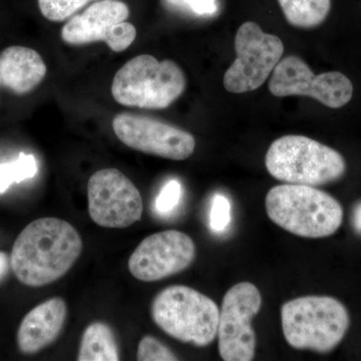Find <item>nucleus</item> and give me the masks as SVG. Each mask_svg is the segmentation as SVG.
Segmentation results:
<instances>
[{"mask_svg": "<svg viewBox=\"0 0 361 361\" xmlns=\"http://www.w3.org/2000/svg\"><path fill=\"white\" fill-rule=\"evenodd\" d=\"M287 343L299 350L329 353L342 341L350 318L345 306L330 296H303L281 308Z\"/></svg>", "mask_w": 361, "mask_h": 361, "instance_id": "nucleus-3", "label": "nucleus"}, {"mask_svg": "<svg viewBox=\"0 0 361 361\" xmlns=\"http://www.w3.org/2000/svg\"><path fill=\"white\" fill-rule=\"evenodd\" d=\"M37 161L35 156L21 153L18 160L0 165V194L6 193L13 183L32 179L37 175Z\"/></svg>", "mask_w": 361, "mask_h": 361, "instance_id": "nucleus-18", "label": "nucleus"}, {"mask_svg": "<svg viewBox=\"0 0 361 361\" xmlns=\"http://www.w3.org/2000/svg\"><path fill=\"white\" fill-rule=\"evenodd\" d=\"M129 16V6L122 0H99L66 23L61 39L71 45L104 42L111 51L122 52L137 37L134 25L126 21Z\"/></svg>", "mask_w": 361, "mask_h": 361, "instance_id": "nucleus-11", "label": "nucleus"}, {"mask_svg": "<svg viewBox=\"0 0 361 361\" xmlns=\"http://www.w3.org/2000/svg\"><path fill=\"white\" fill-rule=\"evenodd\" d=\"M176 6L185 7L197 16H213L217 13L216 0H170Z\"/></svg>", "mask_w": 361, "mask_h": 361, "instance_id": "nucleus-23", "label": "nucleus"}, {"mask_svg": "<svg viewBox=\"0 0 361 361\" xmlns=\"http://www.w3.org/2000/svg\"><path fill=\"white\" fill-rule=\"evenodd\" d=\"M151 315L159 329L184 343L205 348L217 337V304L185 285H173L157 294Z\"/></svg>", "mask_w": 361, "mask_h": 361, "instance_id": "nucleus-5", "label": "nucleus"}, {"mask_svg": "<svg viewBox=\"0 0 361 361\" xmlns=\"http://www.w3.org/2000/svg\"><path fill=\"white\" fill-rule=\"evenodd\" d=\"M286 20L298 28H314L329 16L331 0H278Z\"/></svg>", "mask_w": 361, "mask_h": 361, "instance_id": "nucleus-17", "label": "nucleus"}, {"mask_svg": "<svg viewBox=\"0 0 361 361\" xmlns=\"http://www.w3.org/2000/svg\"><path fill=\"white\" fill-rule=\"evenodd\" d=\"M182 196V186L179 180H171L161 190L158 198L156 199V209L161 215H168L179 205Z\"/></svg>", "mask_w": 361, "mask_h": 361, "instance_id": "nucleus-22", "label": "nucleus"}, {"mask_svg": "<svg viewBox=\"0 0 361 361\" xmlns=\"http://www.w3.org/2000/svg\"><path fill=\"white\" fill-rule=\"evenodd\" d=\"M82 251V237L73 225L58 218H40L18 235L11 266L23 285L45 286L65 276Z\"/></svg>", "mask_w": 361, "mask_h": 361, "instance_id": "nucleus-1", "label": "nucleus"}, {"mask_svg": "<svg viewBox=\"0 0 361 361\" xmlns=\"http://www.w3.org/2000/svg\"><path fill=\"white\" fill-rule=\"evenodd\" d=\"M353 222L358 231L361 232V204L357 208L355 209V218H353Z\"/></svg>", "mask_w": 361, "mask_h": 361, "instance_id": "nucleus-25", "label": "nucleus"}, {"mask_svg": "<svg viewBox=\"0 0 361 361\" xmlns=\"http://www.w3.org/2000/svg\"><path fill=\"white\" fill-rule=\"evenodd\" d=\"M195 257L193 239L177 230H167L142 240L130 255L128 267L135 279L156 282L186 270Z\"/></svg>", "mask_w": 361, "mask_h": 361, "instance_id": "nucleus-13", "label": "nucleus"}, {"mask_svg": "<svg viewBox=\"0 0 361 361\" xmlns=\"http://www.w3.org/2000/svg\"><path fill=\"white\" fill-rule=\"evenodd\" d=\"M137 360L139 361H175L177 356L153 336H145L137 346Z\"/></svg>", "mask_w": 361, "mask_h": 361, "instance_id": "nucleus-20", "label": "nucleus"}, {"mask_svg": "<svg viewBox=\"0 0 361 361\" xmlns=\"http://www.w3.org/2000/svg\"><path fill=\"white\" fill-rule=\"evenodd\" d=\"M262 305L255 285L241 282L223 298L218 324V348L225 361H251L255 356L256 336L252 320Z\"/></svg>", "mask_w": 361, "mask_h": 361, "instance_id": "nucleus-8", "label": "nucleus"}, {"mask_svg": "<svg viewBox=\"0 0 361 361\" xmlns=\"http://www.w3.org/2000/svg\"><path fill=\"white\" fill-rule=\"evenodd\" d=\"M269 174L285 184L322 186L341 179L346 163L341 154L304 135L275 140L265 157Z\"/></svg>", "mask_w": 361, "mask_h": 361, "instance_id": "nucleus-4", "label": "nucleus"}, {"mask_svg": "<svg viewBox=\"0 0 361 361\" xmlns=\"http://www.w3.org/2000/svg\"><path fill=\"white\" fill-rule=\"evenodd\" d=\"M94 0H39L40 13L47 20L61 23Z\"/></svg>", "mask_w": 361, "mask_h": 361, "instance_id": "nucleus-19", "label": "nucleus"}, {"mask_svg": "<svg viewBox=\"0 0 361 361\" xmlns=\"http://www.w3.org/2000/svg\"><path fill=\"white\" fill-rule=\"evenodd\" d=\"M209 220L214 232H223L228 227L231 222V204L227 197L220 194L214 196Z\"/></svg>", "mask_w": 361, "mask_h": 361, "instance_id": "nucleus-21", "label": "nucleus"}, {"mask_svg": "<svg viewBox=\"0 0 361 361\" xmlns=\"http://www.w3.org/2000/svg\"><path fill=\"white\" fill-rule=\"evenodd\" d=\"M9 266H11V261H9L8 255L4 252H0V280L6 276Z\"/></svg>", "mask_w": 361, "mask_h": 361, "instance_id": "nucleus-24", "label": "nucleus"}, {"mask_svg": "<svg viewBox=\"0 0 361 361\" xmlns=\"http://www.w3.org/2000/svg\"><path fill=\"white\" fill-rule=\"evenodd\" d=\"M113 129L129 148L169 160H186L196 147L190 133L151 116L120 114L113 120Z\"/></svg>", "mask_w": 361, "mask_h": 361, "instance_id": "nucleus-12", "label": "nucleus"}, {"mask_svg": "<svg viewBox=\"0 0 361 361\" xmlns=\"http://www.w3.org/2000/svg\"><path fill=\"white\" fill-rule=\"evenodd\" d=\"M78 361L120 360L118 342L110 325L97 322L85 329L80 341Z\"/></svg>", "mask_w": 361, "mask_h": 361, "instance_id": "nucleus-16", "label": "nucleus"}, {"mask_svg": "<svg viewBox=\"0 0 361 361\" xmlns=\"http://www.w3.org/2000/svg\"><path fill=\"white\" fill-rule=\"evenodd\" d=\"M235 51L237 58L225 73L224 87L232 94H244L259 89L272 75L283 56L284 44L257 23L247 21L236 33Z\"/></svg>", "mask_w": 361, "mask_h": 361, "instance_id": "nucleus-7", "label": "nucleus"}, {"mask_svg": "<svg viewBox=\"0 0 361 361\" xmlns=\"http://www.w3.org/2000/svg\"><path fill=\"white\" fill-rule=\"evenodd\" d=\"M47 75L39 52L25 47H9L0 54L1 85L16 94L32 92Z\"/></svg>", "mask_w": 361, "mask_h": 361, "instance_id": "nucleus-15", "label": "nucleus"}, {"mask_svg": "<svg viewBox=\"0 0 361 361\" xmlns=\"http://www.w3.org/2000/svg\"><path fill=\"white\" fill-rule=\"evenodd\" d=\"M185 89L186 78L177 63L142 54L118 71L111 84V94L123 106L163 110L177 101Z\"/></svg>", "mask_w": 361, "mask_h": 361, "instance_id": "nucleus-6", "label": "nucleus"}, {"mask_svg": "<svg viewBox=\"0 0 361 361\" xmlns=\"http://www.w3.org/2000/svg\"><path fill=\"white\" fill-rule=\"evenodd\" d=\"M265 206L272 222L303 238L331 236L343 220V210L336 199L305 185L273 187L266 196Z\"/></svg>", "mask_w": 361, "mask_h": 361, "instance_id": "nucleus-2", "label": "nucleus"}, {"mask_svg": "<svg viewBox=\"0 0 361 361\" xmlns=\"http://www.w3.org/2000/svg\"><path fill=\"white\" fill-rule=\"evenodd\" d=\"M89 213L97 225L123 229L141 220L144 212L142 195L121 171L104 169L87 182Z\"/></svg>", "mask_w": 361, "mask_h": 361, "instance_id": "nucleus-9", "label": "nucleus"}, {"mask_svg": "<svg viewBox=\"0 0 361 361\" xmlns=\"http://www.w3.org/2000/svg\"><path fill=\"white\" fill-rule=\"evenodd\" d=\"M269 90L275 97H310L329 108L341 109L350 102L353 85L339 71L316 75L302 59L289 56L275 66Z\"/></svg>", "mask_w": 361, "mask_h": 361, "instance_id": "nucleus-10", "label": "nucleus"}, {"mask_svg": "<svg viewBox=\"0 0 361 361\" xmlns=\"http://www.w3.org/2000/svg\"><path fill=\"white\" fill-rule=\"evenodd\" d=\"M68 306L61 297H54L33 308L23 318L18 331L20 353L35 355L51 345L63 331Z\"/></svg>", "mask_w": 361, "mask_h": 361, "instance_id": "nucleus-14", "label": "nucleus"}, {"mask_svg": "<svg viewBox=\"0 0 361 361\" xmlns=\"http://www.w3.org/2000/svg\"><path fill=\"white\" fill-rule=\"evenodd\" d=\"M0 87H1V75H0Z\"/></svg>", "mask_w": 361, "mask_h": 361, "instance_id": "nucleus-26", "label": "nucleus"}]
</instances>
